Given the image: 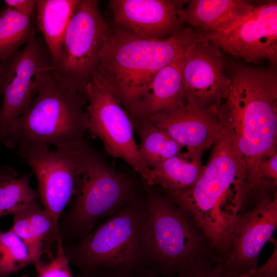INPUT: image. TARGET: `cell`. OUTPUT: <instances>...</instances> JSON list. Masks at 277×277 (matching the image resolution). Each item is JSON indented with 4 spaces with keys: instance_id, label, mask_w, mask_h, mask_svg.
<instances>
[{
    "instance_id": "obj_6",
    "label": "cell",
    "mask_w": 277,
    "mask_h": 277,
    "mask_svg": "<svg viewBox=\"0 0 277 277\" xmlns=\"http://www.w3.org/2000/svg\"><path fill=\"white\" fill-rule=\"evenodd\" d=\"M77 155L75 192L69 209L59 220L63 245L87 235L98 221L117 212L144 188L139 175L116 170L85 140L79 144Z\"/></svg>"
},
{
    "instance_id": "obj_29",
    "label": "cell",
    "mask_w": 277,
    "mask_h": 277,
    "mask_svg": "<svg viewBox=\"0 0 277 277\" xmlns=\"http://www.w3.org/2000/svg\"><path fill=\"white\" fill-rule=\"evenodd\" d=\"M4 2L7 7L30 16H32L36 5V1L34 0H5Z\"/></svg>"
},
{
    "instance_id": "obj_10",
    "label": "cell",
    "mask_w": 277,
    "mask_h": 277,
    "mask_svg": "<svg viewBox=\"0 0 277 277\" xmlns=\"http://www.w3.org/2000/svg\"><path fill=\"white\" fill-rule=\"evenodd\" d=\"M277 227L276 192L243 211L236 219L214 267L233 277L257 268L259 255Z\"/></svg>"
},
{
    "instance_id": "obj_32",
    "label": "cell",
    "mask_w": 277,
    "mask_h": 277,
    "mask_svg": "<svg viewBox=\"0 0 277 277\" xmlns=\"http://www.w3.org/2000/svg\"><path fill=\"white\" fill-rule=\"evenodd\" d=\"M6 69V62L0 63V96L2 95Z\"/></svg>"
},
{
    "instance_id": "obj_3",
    "label": "cell",
    "mask_w": 277,
    "mask_h": 277,
    "mask_svg": "<svg viewBox=\"0 0 277 277\" xmlns=\"http://www.w3.org/2000/svg\"><path fill=\"white\" fill-rule=\"evenodd\" d=\"M202 41V32L191 27L163 39H152L114 25L100 52L97 69L131 117L156 73Z\"/></svg>"
},
{
    "instance_id": "obj_23",
    "label": "cell",
    "mask_w": 277,
    "mask_h": 277,
    "mask_svg": "<svg viewBox=\"0 0 277 277\" xmlns=\"http://www.w3.org/2000/svg\"><path fill=\"white\" fill-rule=\"evenodd\" d=\"M31 19L8 7L0 10V63L9 60L35 34Z\"/></svg>"
},
{
    "instance_id": "obj_11",
    "label": "cell",
    "mask_w": 277,
    "mask_h": 277,
    "mask_svg": "<svg viewBox=\"0 0 277 277\" xmlns=\"http://www.w3.org/2000/svg\"><path fill=\"white\" fill-rule=\"evenodd\" d=\"M53 68L46 44L35 34L6 62L0 109V142L11 124L29 109Z\"/></svg>"
},
{
    "instance_id": "obj_26",
    "label": "cell",
    "mask_w": 277,
    "mask_h": 277,
    "mask_svg": "<svg viewBox=\"0 0 277 277\" xmlns=\"http://www.w3.org/2000/svg\"><path fill=\"white\" fill-rule=\"evenodd\" d=\"M55 255L47 262L40 259L34 264L37 277H80L72 272L60 236L57 239Z\"/></svg>"
},
{
    "instance_id": "obj_30",
    "label": "cell",
    "mask_w": 277,
    "mask_h": 277,
    "mask_svg": "<svg viewBox=\"0 0 277 277\" xmlns=\"http://www.w3.org/2000/svg\"><path fill=\"white\" fill-rule=\"evenodd\" d=\"M171 277H233L214 266L181 273Z\"/></svg>"
},
{
    "instance_id": "obj_17",
    "label": "cell",
    "mask_w": 277,
    "mask_h": 277,
    "mask_svg": "<svg viewBox=\"0 0 277 277\" xmlns=\"http://www.w3.org/2000/svg\"><path fill=\"white\" fill-rule=\"evenodd\" d=\"M254 7L245 0H192L177 14L182 24L204 32L222 33L242 22Z\"/></svg>"
},
{
    "instance_id": "obj_5",
    "label": "cell",
    "mask_w": 277,
    "mask_h": 277,
    "mask_svg": "<svg viewBox=\"0 0 277 277\" xmlns=\"http://www.w3.org/2000/svg\"><path fill=\"white\" fill-rule=\"evenodd\" d=\"M149 223L145 274L171 277L214 266L216 254L191 216L157 186L144 183Z\"/></svg>"
},
{
    "instance_id": "obj_18",
    "label": "cell",
    "mask_w": 277,
    "mask_h": 277,
    "mask_svg": "<svg viewBox=\"0 0 277 277\" xmlns=\"http://www.w3.org/2000/svg\"><path fill=\"white\" fill-rule=\"evenodd\" d=\"M186 53L174 58L156 73L147 93L130 117L132 121L147 118L185 101L183 95V68Z\"/></svg>"
},
{
    "instance_id": "obj_12",
    "label": "cell",
    "mask_w": 277,
    "mask_h": 277,
    "mask_svg": "<svg viewBox=\"0 0 277 277\" xmlns=\"http://www.w3.org/2000/svg\"><path fill=\"white\" fill-rule=\"evenodd\" d=\"M78 145L65 150L36 147L18 152L32 168L38 182L39 199L58 228L64 209L75 192Z\"/></svg>"
},
{
    "instance_id": "obj_28",
    "label": "cell",
    "mask_w": 277,
    "mask_h": 277,
    "mask_svg": "<svg viewBox=\"0 0 277 277\" xmlns=\"http://www.w3.org/2000/svg\"><path fill=\"white\" fill-rule=\"evenodd\" d=\"M244 277H277L276 242L274 250L267 262L263 266H258Z\"/></svg>"
},
{
    "instance_id": "obj_1",
    "label": "cell",
    "mask_w": 277,
    "mask_h": 277,
    "mask_svg": "<svg viewBox=\"0 0 277 277\" xmlns=\"http://www.w3.org/2000/svg\"><path fill=\"white\" fill-rule=\"evenodd\" d=\"M221 121L223 132L196 182L181 190L163 191L194 221L217 255L224 249L248 194L245 162L231 126Z\"/></svg>"
},
{
    "instance_id": "obj_22",
    "label": "cell",
    "mask_w": 277,
    "mask_h": 277,
    "mask_svg": "<svg viewBox=\"0 0 277 277\" xmlns=\"http://www.w3.org/2000/svg\"><path fill=\"white\" fill-rule=\"evenodd\" d=\"M31 176L29 173L18 177L13 168L0 167V219L39 199L38 191L30 185Z\"/></svg>"
},
{
    "instance_id": "obj_31",
    "label": "cell",
    "mask_w": 277,
    "mask_h": 277,
    "mask_svg": "<svg viewBox=\"0 0 277 277\" xmlns=\"http://www.w3.org/2000/svg\"><path fill=\"white\" fill-rule=\"evenodd\" d=\"M97 277H154L136 272H110L106 273Z\"/></svg>"
},
{
    "instance_id": "obj_16",
    "label": "cell",
    "mask_w": 277,
    "mask_h": 277,
    "mask_svg": "<svg viewBox=\"0 0 277 277\" xmlns=\"http://www.w3.org/2000/svg\"><path fill=\"white\" fill-rule=\"evenodd\" d=\"M184 1L110 0L114 25L141 37L159 39L182 29L177 11Z\"/></svg>"
},
{
    "instance_id": "obj_9",
    "label": "cell",
    "mask_w": 277,
    "mask_h": 277,
    "mask_svg": "<svg viewBox=\"0 0 277 277\" xmlns=\"http://www.w3.org/2000/svg\"><path fill=\"white\" fill-rule=\"evenodd\" d=\"M110 32L98 1L80 0L63 37L60 57L53 65L54 76L64 86L85 95V85L98 66Z\"/></svg>"
},
{
    "instance_id": "obj_8",
    "label": "cell",
    "mask_w": 277,
    "mask_h": 277,
    "mask_svg": "<svg viewBox=\"0 0 277 277\" xmlns=\"http://www.w3.org/2000/svg\"><path fill=\"white\" fill-rule=\"evenodd\" d=\"M87 112L92 134L103 142L106 152L124 160L145 183L155 186L153 172L142 159L127 112L107 79L96 69L85 87Z\"/></svg>"
},
{
    "instance_id": "obj_20",
    "label": "cell",
    "mask_w": 277,
    "mask_h": 277,
    "mask_svg": "<svg viewBox=\"0 0 277 277\" xmlns=\"http://www.w3.org/2000/svg\"><path fill=\"white\" fill-rule=\"evenodd\" d=\"M202 159V155L186 151L164 161L152 170L156 185L166 192L192 186L203 171Z\"/></svg>"
},
{
    "instance_id": "obj_4",
    "label": "cell",
    "mask_w": 277,
    "mask_h": 277,
    "mask_svg": "<svg viewBox=\"0 0 277 277\" xmlns=\"http://www.w3.org/2000/svg\"><path fill=\"white\" fill-rule=\"evenodd\" d=\"M149 223L144 188L87 235L63 245L80 277L110 272L145 274Z\"/></svg>"
},
{
    "instance_id": "obj_25",
    "label": "cell",
    "mask_w": 277,
    "mask_h": 277,
    "mask_svg": "<svg viewBox=\"0 0 277 277\" xmlns=\"http://www.w3.org/2000/svg\"><path fill=\"white\" fill-rule=\"evenodd\" d=\"M24 209L34 236L44 245L43 254L52 258V246L59 236L58 227L49 212L37 201L28 204Z\"/></svg>"
},
{
    "instance_id": "obj_21",
    "label": "cell",
    "mask_w": 277,
    "mask_h": 277,
    "mask_svg": "<svg viewBox=\"0 0 277 277\" xmlns=\"http://www.w3.org/2000/svg\"><path fill=\"white\" fill-rule=\"evenodd\" d=\"M140 138L141 155L151 170L181 152L183 147L148 118L132 121Z\"/></svg>"
},
{
    "instance_id": "obj_24",
    "label": "cell",
    "mask_w": 277,
    "mask_h": 277,
    "mask_svg": "<svg viewBox=\"0 0 277 277\" xmlns=\"http://www.w3.org/2000/svg\"><path fill=\"white\" fill-rule=\"evenodd\" d=\"M37 261L12 230L0 229V275H10Z\"/></svg>"
},
{
    "instance_id": "obj_15",
    "label": "cell",
    "mask_w": 277,
    "mask_h": 277,
    "mask_svg": "<svg viewBox=\"0 0 277 277\" xmlns=\"http://www.w3.org/2000/svg\"><path fill=\"white\" fill-rule=\"evenodd\" d=\"M220 49L206 41L186 53L183 68V95L217 108L226 95L230 80L226 72Z\"/></svg>"
},
{
    "instance_id": "obj_33",
    "label": "cell",
    "mask_w": 277,
    "mask_h": 277,
    "mask_svg": "<svg viewBox=\"0 0 277 277\" xmlns=\"http://www.w3.org/2000/svg\"><path fill=\"white\" fill-rule=\"evenodd\" d=\"M0 277H10V275H0ZM21 277H30L28 275H24L21 276Z\"/></svg>"
},
{
    "instance_id": "obj_2",
    "label": "cell",
    "mask_w": 277,
    "mask_h": 277,
    "mask_svg": "<svg viewBox=\"0 0 277 277\" xmlns=\"http://www.w3.org/2000/svg\"><path fill=\"white\" fill-rule=\"evenodd\" d=\"M225 70L230 84L217 115L233 131L246 166L248 195H259V166L277 152L276 71L238 64Z\"/></svg>"
},
{
    "instance_id": "obj_13",
    "label": "cell",
    "mask_w": 277,
    "mask_h": 277,
    "mask_svg": "<svg viewBox=\"0 0 277 277\" xmlns=\"http://www.w3.org/2000/svg\"><path fill=\"white\" fill-rule=\"evenodd\" d=\"M202 32L206 41L248 63L267 60L272 66L276 65V1L255 6L244 19L226 32Z\"/></svg>"
},
{
    "instance_id": "obj_14",
    "label": "cell",
    "mask_w": 277,
    "mask_h": 277,
    "mask_svg": "<svg viewBox=\"0 0 277 277\" xmlns=\"http://www.w3.org/2000/svg\"><path fill=\"white\" fill-rule=\"evenodd\" d=\"M147 118L187 151L201 155L213 145L223 130L217 107L203 104L190 94L186 95L185 101L180 106Z\"/></svg>"
},
{
    "instance_id": "obj_19",
    "label": "cell",
    "mask_w": 277,
    "mask_h": 277,
    "mask_svg": "<svg viewBox=\"0 0 277 277\" xmlns=\"http://www.w3.org/2000/svg\"><path fill=\"white\" fill-rule=\"evenodd\" d=\"M80 0H37L36 22L53 65L58 60L64 33Z\"/></svg>"
},
{
    "instance_id": "obj_27",
    "label": "cell",
    "mask_w": 277,
    "mask_h": 277,
    "mask_svg": "<svg viewBox=\"0 0 277 277\" xmlns=\"http://www.w3.org/2000/svg\"><path fill=\"white\" fill-rule=\"evenodd\" d=\"M24 207L13 214V223L10 229L25 243L30 253L38 261L44 253V245L34 236Z\"/></svg>"
},
{
    "instance_id": "obj_7",
    "label": "cell",
    "mask_w": 277,
    "mask_h": 277,
    "mask_svg": "<svg viewBox=\"0 0 277 277\" xmlns=\"http://www.w3.org/2000/svg\"><path fill=\"white\" fill-rule=\"evenodd\" d=\"M86 96L63 85L51 72L38 89L27 112L13 121L3 140L18 152L36 147H76L89 130Z\"/></svg>"
}]
</instances>
